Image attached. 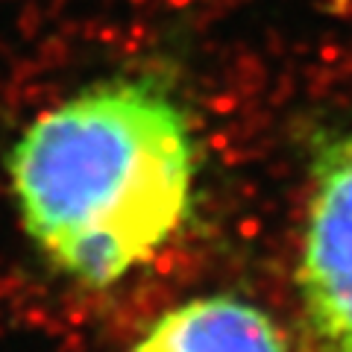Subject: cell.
<instances>
[{"label": "cell", "instance_id": "6da1fadb", "mask_svg": "<svg viewBox=\"0 0 352 352\" xmlns=\"http://www.w3.org/2000/svg\"><path fill=\"white\" fill-rule=\"evenodd\" d=\"M182 106L147 80H112L41 112L9 153L30 241L65 276L106 288L182 226L194 191Z\"/></svg>", "mask_w": 352, "mask_h": 352}, {"label": "cell", "instance_id": "7a4b0ae2", "mask_svg": "<svg viewBox=\"0 0 352 352\" xmlns=\"http://www.w3.org/2000/svg\"><path fill=\"white\" fill-rule=\"evenodd\" d=\"M300 294L317 349L352 352V132L314 159Z\"/></svg>", "mask_w": 352, "mask_h": 352}, {"label": "cell", "instance_id": "3957f363", "mask_svg": "<svg viewBox=\"0 0 352 352\" xmlns=\"http://www.w3.org/2000/svg\"><path fill=\"white\" fill-rule=\"evenodd\" d=\"M132 352H288L276 323L229 294L197 296L153 323Z\"/></svg>", "mask_w": 352, "mask_h": 352}]
</instances>
